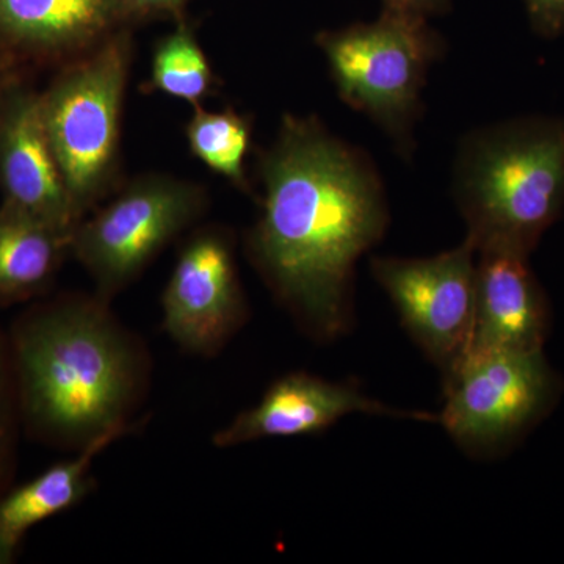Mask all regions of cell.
Instances as JSON below:
<instances>
[{"label": "cell", "mask_w": 564, "mask_h": 564, "mask_svg": "<svg viewBox=\"0 0 564 564\" xmlns=\"http://www.w3.org/2000/svg\"><path fill=\"white\" fill-rule=\"evenodd\" d=\"M252 259L306 332H350L356 262L383 239L389 206L372 159L315 118L289 117L262 155Z\"/></svg>", "instance_id": "1"}, {"label": "cell", "mask_w": 564, "mask_h": 564, "mask_svg": "<svg viewBox=\"0 0 564 564\" xmlns=\"http://www.w3.org/2000/svg\"><path fill=\"white\" fill-rule=\"evenodd\" d=\"M10 348L18 400L36 432L87 445L126 426L137 355L99 303L44 307L21 322Z\"/></svg>", "instance_id": "2"}, {"label": "cell", "mask_w": 564, "mask_h": 564, "mask_svg": "<svg viewBox=\"0 0 564 564\" xmlns=\"http://www.w3.org/2000/svg\"><path fill=\"white\" fill-rule=\"evenodd\" d=\"M454 196L478 248L532 254L564 212V118H511L459 144Z\"/></svg>", "instance_id": "3"}, {"label": "cell", "mask_w": 564, "mask_h": 564, "mask_svg": "<svg viewBox=\"0 0 564 564\" xmlns=\"http://www.w3.org/2000/svg\"><path fill=\"white\" fill-rule=\"evenodd\" d=\"M315 41L340 99L410 154L426 76L444 52V40L429 20L383 10L377 21L325 31Z\"/></svg>", "instance_id": "4"}, {"label": "cell", "mask_w": 564, "mask_h": 564, "mask_svg": "<svg viewBox=\"0 0 564 564\" xmlns=\"http://www.w3.org/2000/svg\"><path fill=\"white\" fill-rule=\"evenodd\" d=\"M443 377L436 423L475 459L513 451L555 410L564 391L544 350L470 348Z\"/></svg>", "instance_id": "5"}, {"label": "cell", "mask_w": 564, "mask_h": 564, "mask_svg": "<svg viewBox=\"0 0 564 564\" xmlns=\"http://www.w3.org/2000/svg\"><path fill=\"white\" fill-rule=\"evenodd\" d=\"M131 57V35L113 32L41 96L44 128L80 215L101 198L117 169Z\"/></svg>", "instance_id": "6"}, {"label": "cell", "mask_w": 564, "mask_h": 564, "mask_svg": "<svg viewBox=\"0 0 564 564\" xmlns=\"http://www.w3.org/2000/svg\"><path fill=\"white\" fill-rule=\"evenodd\" d=\"M203 192L188 182L151 176L133 182L109 206L80 221L70 248L101 295L124 288L199 215Z\"/></svg>", "instance_id": "7"}, {"label": "cell", "mask_w": 564, "mask_h": 564, "mask_svg": "<svg viewBox=\"0 0 564 564\" xmlns=\"http://www.w3.org/2000/svg\"><path fill=\"white\" fill-rule=\"evenodd\" d=\"M370 269L400 322L437 369L447 373L470 350L477 289V245L432 258H373Z\"/></svg>", "instance_id": "8"}, {"label": "cell", "mask_w": 564, "mask_h": 564, "mask_svg": "<svg viewBox=\"0 0 564 564\" xmlns=\"http://www.w3.org/2000/svg\"><path fill=\"white\" fill-rule=\"evenodd\" d=\"M163 326L193 352L220 348L243 321V299L225 237H195L180 256L162 300Z\"/></svg>", "instance_id": "9"}, {"label": "cell", "mask_w": 564, "mask_h": 564, "mask_svg": "<svg viewBox=\"0 0 564 564\" xmlns=\"http://www.w3.org/2000/svg\"><path fill=\"white\" fill-rule=\"evenodd\" d=\"M386 415L437 422L425 411L399 410L361 391L359 384L337 383L314 375L289 373L274 381L261 402L243 411L214 437L217 447H234L267 437L304 436L325 432L350 414Z\"/></svg>", "instance_id": "10"}, {"label": "cell", "mask_w": 564, "mask_h": 564, "mask_svg": "<svg viewBox=\"0 0 564 564\" xmlns=\"http://www.w3.org/2000/svg\"><path fill=\"white\" fill-rule=\"evenodd\" d=\"M0 184L7 202L70 237L82 221L44 128L41 96L7 98L0 124Z\"/></svg>", "instance_id": "11"}, {"label": "cell", "mask_w": 564, "mask_h": 564, "mask_svg": "<svg viewBox=\"0 0 564 564\" xmlns=\"http://www.w3.org/2000/svg\"><path fill=\"white\" fill-rule=\"evenodd\" d=\"M551 325V304L530 265V254L511 248H478L470 348L544 350Z\"/></svg>", "instance_id": "12"}, {"label": "cell", "mask_w": 564, "mask_h": 564, "mask_svg": "<svg viewBox=\"0 0 564 564\" xmlns=\"http://www.w3.org/2000/svg\"><path fill=\"white\" fill-rule=\"evenodd\" d=\"M122 0H0V35L35 50H74L128 22Z\"/></svg>", "instance_id": "13"}, {"label": "cell", "mask_w": 564, "mask_h": 564, "mask_svg": "<svg viewBox=\"0 0 564 564\" xmlns=\"http://www.w3.org/2000/svg\"><path fill=\"white\" fill-rule=\"evenodd\" d=\"M124 433L122 426L101 434L84 445L77 458L55 464L0 500V541L14 552L33 525L80 502L90 486L93 459Z\"/></svg>", "instance_id": "14"}, {"label": "cell", "mask_w": 564, "mask_h": 564, "mask_svg": "<svg viewBox=\"0 0 564 564\" xmlns=\"http://www.w3.org/2000/svg\"><path fill=\"white\" fill-rule=\"evenodd\" d=\"M70 247V237L6 203L0 207V303L18 302L43 288Z\"/></svg>", "instance_id": "15"}, {"label": "cell", "mask_w": 564, "mask_h": 564, "mask_svg": "<svg viewBox=\"0 0 564 564\" xmlns=\"http://www.w3.org/2000/svg\"><path fill=\"white\" fill-rule=\"evenodd\" d=\"M193 154L239 187L247 185L245 158L251 143L250 122L234 111H207L196 106L187 126Z\"/></svg>", "instance_id": "16"}, {"label": "cell", "mask_w": 564, "mask_h": 564, "mask_svg": "<svg viewBox=\"0 0 564 564\" xmlns=\"http://www.w3.org/2000/svg\"><path fill=\"white\" fill-rule=\"evenodd\" d=\"M152 82L165 95L195 107L209 95L214 82L210 63L187 24L159 43L152 58Z\"/></svg>", "instance_id": "17"}, {"label": "cell", "mask_w": 564, "mask_h": 564, "mask_svg": "<svg viewBox=\"0 0 564 564\" xmlns=\"http://www.w3.org/2000/svg\"><path fill=\"white\" fill-rule=\"evenodd\" d=\"M17 392L11 348L7 347L0 334V480L9 470L14 433V402H17L14 393Z\"/></svg>", "instance_id": "18"}, {"label": "cell", "mask_w": 564, "mask_h": 564, "mask_svg": "<svg viewBox=\"0 0 564 564\" xmlns=\"http://www.w3.org/2000/svg\"><path fill=\"white\" fill-rule=\"evenodd\" d=\"M533 32L543 39H558L564 33V0H522Z\"/></svg>", "instance_id": "19"}, {"label": "cell", "mask_w": 564, "mask_h": 564, "mask_svg": "<svg viewBox=\"0 0 564 564\" xmlns=\"http://www.w3.org/2000/svg\"><path fill=\"white\" fill-rule=\"evenodd\" d=\"M188 0H122L128 20L181 14Z\"/></svg>", "instance_id": "20"}, {"label": "cell", "mask_w": 564, "mask_h": 564, "mask_svg": "<svg viewBox=\"0 0 564 564\" xmlns=\"http://www.w3.org/2000/svg\"><path fill=\"white\" fill-rule=\"evenodd\" d=\"M383 10L402 11L430 20L452 10V0H381Z\"/></svg>", "instance_id": "21"}, {"label": "cell", "mask_w": 564, "mask_h": 564, "mask_svg": "<svg viewBox=\"0 0 564 564\" xmlns=\"http://www.w3.org/2000/svg\"><path fill=\"white\" fill-rule=\"evenodd\" d=\"M14 552H11L6 544L0 541V564L10 563L11 558H13Z\"/></svg>", "instance_id": "22"}, {"label": "cell", "mask_w": 564, "mask_h": 564, "mask_svg": "<svg viewBox=\"0 0 564 564\" xmlns=\"http://www.w3.org/2000/svg\"><path fill=\"white\" fill-rule=\"evenodd\" d=\"M7 98H3L2 88H0V124H2L3 110H6Z\"/></svg>", "instance_id": "23"}]
</instances>
